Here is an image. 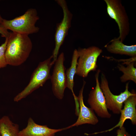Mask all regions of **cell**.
I'll list each match as a JSON object with an SVG mask.
<instances>
[{"instance_id":"14","label":"cell","mask_w":136,"mask_h":136,"mask_svg":"<svg viewBox=\"0 0 136 136\" xmlns=\"http://www.w3.org/2000/svg\"><path fill=\"white\" fill-rule=\"evenodd\" d=\"M19 126L13 123L9 117L5 116L0 119V133L2 136H20Z\"/></svg>"},{"instance_id":"17","label":"cell","mask_w":136,"mask_h":136,"mask_svg":"<svg viewBox=\"0 0 136 136\" xmlns=\"http://www.w3.org/2000/svg\"><path fill=\"white\" fill-rule=\"evenodd\" d=\"M8 38H6L4 43L0 46V68L5 67L8 65L5 57V52Z\"/></svg>"},{"instance_id":"21","label":"cell","mask_w":136,"mask_h":136,"mask_svg":"<svg viewBox=\"0 0 136 136\" xmlns=\"http://www.w3.org/2000/svg\"><path fill=\"white\" fill-rule=\"evenodd\" d=\"M3 19L1 17V15L0 14V23L1 24L3 21Z\"/></svg>"},{"instance_id":"7","label":"cell","mask_w":136,"mask_h":136,"mask_svg":"<svg viewBox=\"0 0 136 136\" xmlns=\"http://www.w3.org/2000/svg\"><path fill=\"white\" fill-rule=\"evenodd\" d=\"M55 1L62 10L63 17L61 21L56 25L55 35V47L52 55L53 59L52 61L54 64L58 57L60 47L68 35L73 17V14L69 10L65 1Z\"/></svg>"},{"instance_id":"12","label":"cell","mask_w":136,"mask_h":136,"mask_svg":"<svg viewBox=\"0 0 136 136\" xmlns=\"http://www.w3.org/2000/svg\"><path fill=\"white\" fill-rule=\"evenodd\" d=\"M26 127L19 132L20 136H53L57 132L66 129V128L58 129L49 128L36 123L31 118L28 120Z\"/></svg>"},{"instance_id":"16","label":"cell","mask_w":136,"mask_h":136,"mask_svg":"<svg viewBox=\"0 0 136 136\" xmlns=\"http://www.w3.org/2000/svg\"><path fill=\"white\" fill-rule=\"evenodd\" d=\"M134 62L130 63L127 65L126 67L122 64H118L117 68L123 73L120 78L122 82L124 83L131 80L136 83V68L134 67Z\"/></svg>"},{"instance_id":"18","label":"cell","mask_w":136,"mask_h":136,"mask_svg":"<svg viewBox=\"0 0 136 136\" xmlns=\"http://www.w3.org/2000/svg\"><path fill=\"white\" fill-rule=\"evenodd\" d=\"M116 133V136H131L123 126L117 130Z\"/></svg>"},{"instance_id":"6","label":"cell","mask_w":136,"mask_h":136,"mask_svg":"<svg viewBox=\"0 0 136 136\" xmlns=\"http://www.w3.org/2000/svg\"><path fill=\"white\" fill-rule=\"evenodd\" d=\"M129 82L126 84L125 91L118 95L113 94L111 92L108 81L105 74L102 73L101 76L100 87L104 95L107 109L114 114L120 113L124 102L130 96L136 93L134 90H128Z\"/></svg>"},{"instance_id":"10","label":"cell","mask_w":136,"mask_h":136,"mask_svg":"<svg viewBox=\"0 0 136 136\" xmlns=\"http://www.w3.org/2000/svg\"><path fill=\"white\" fill-rule=\"evenodd\" d=\"M86 83V82L83 80V85L78 97L80 109L77 120L75 123L66 127V129L86 124L95 125L98 122L99 120L93 110L91 108L87 107L84 103L83 92Z\"/></svg>"},{"instance_id":"9","label":"cell","mask_w":136,"mask_h":136,"mask_svg":"<svg viewBox=\"0 0 136 136\" xmlns=\"http://www.w3.org/2000/svg\"><path fill=\"white\" fill-rule=\"evenodd\" d=\"M100 72V70L98 69L95 73L96 86L90 91L87 102L90 108L98 116L101 118L108 119L111 117V115L108 111L105 98L100 87L99 77Z\"/></svg>"},{"instance_id":"2","label":"cell","mask_w":136,"mask_h":136,"mask_svg":"<svg viewBox=\"0 0 136 136\" xmlns=\"http://www.w3.org/2000/svg\"><path fill=\"white\" fill-rule=\"evenodd\" d=\"M39 19L37 10L30 8L23 15L12 19H3L1 24L6 29L12 32L28 35L39 31L40 28L35 24Z\"/></svg>"},{"instance_id":"4","label":"cell","mask_w":136,"mask_h":136,"mask_svg":"<svg viewBox=\"0 0 136 136\" xmlns=\"http://www.w3.org/2000/svg\"><path fill=\"white\" fill-rule=\"evenodd\" d=\"M107 11L110 17L114 20L118 26L119 35L117 38L123 42L130 31L129 19L125 7L121 0H104Z\"/></svg>"},{"instance_id":"15","label":"cell","mask_w":136,"mask_h":136,"mask_svg":"<svg viewBox=\"0 0 136 136\" xmlns=\"http://www.w3.org/2000/svg\"><path fill=\"white\" fill-rule=\"evenodd\" d=\"M78 58L79 56L77 50L75 49L73 53L71 66L66 70L65 72L67 87L71 91L73 96L75 95L73 89L74 84V78L76 73Z\"/></svg>"},{"instance_id":"19","label":"cell","mask_w":136,"mask_h":136,"mask_svg":"<svg viewBox=\"0 0 136 136\" xmlns=\"http://www.w3.org/2000/svg\"><path fill=\"white\" fill-rule=\"evenodd\" d=\"M112 59L111 60H113L115 61H122L123 62L122 63L123 64H126V65L128 64L131 63L132 62H135L136 61V56L131 57V58L129 59H120L118 60L115 59V58H111Z\"/></svg>"},{"instance_id":"3","label":"cell","mask_w":136,"mask_h":136,"mask_svg":"<svg viewBox=\"0 0 136 136\" xmlns=\"http://www.w3.org/2000/svg\"><path fill=\"white\" fill-rule=\"evenodd\" d=\"M53 56L40 62L32 73L27 86L14 98V101L18 102L26 97L35 90L43 86L46 81L50 79V69L54 64L51 61Z\"/></svg>"},{"instance_id":"13","label":"cell","mask_w":136,"mask_h":136,"mask_svg":"<svg viewBox=\"0 0 136 136\" xmlns=\"http://www.w3.org/2000/svg\"><path fill=\"white\" fill-rule=\"evenodd\" d=\"M104 47L109 52L115 54L126 55L131 57L136 56V45H127L117 38L111 40Z\"/></svg>"},{"instance_id":"5","label":"cell","mask_w":136,"mask_h":136,"mask_svg":"<svg viewBox=\"0 0 136 136\" xmlns=\"http://www.w3.org/2000/svg\"><path fill=\"white\" fill-rule=\"evenodd\" d=\"M77 50L79 58L76 74L85 78L90 72L96 70L97 59L103 51L95 46L87 48H79Z\"/></svg>"},{"instance_id":"8","label":"cell","mask_w":136,"mask_h":136,"mask_svg":"<svg viewBox=\"0 0 136 136\" xmlns=\"http://www.w3.org/2000/svg\"><path fill=\"white\" fill-rule=\"evenodd\" d=\"M65 60L64 54L61 52L55 62L50 79L53 94L57 98L60 100L63 98L65 90L67 87L65 68L64 64Z\"/></svg>"},{"instance_id":"22","label":"cell","mask_w":136,"mask_h":136,"mask_svg":"<svg viewBox=\"0 0 136 136\" xmlns=\"http://www.w3.org/2000/svg\"><path fill=\"white\" fill-rule=\"evenodd\" d=\"M0 136H2L0 133Z\"/></svg>"},{"instance_id":"20","label":"cell","mask_w":136,"mask_h":136,"mask_svg":"<svg viewBox=\"0 0 136 136\" xmlns=\"http://www.w3.org/2000/svg\"><path fill=\"white\" fill-rule=\"evenodd\" d=\"M10 32H9L8 30L6 29L0 23V34L2 37H5V38H8Z\"/></svg>"},{"instance_id":"11","label":"cell","mask_w":136,"mask_h":136,"mask_svg":"<svg viewBox=\"0 0 136 136\" xmlns=\"http://www.w3.org/2000/svg\"><path fill=\"white\" fill-rule=\"evenodd\" d=\"M124 106L120 112L121 116L119 121L115 126L109 129L98 132L93 134H97L104 132L110 131L117 127L120 128L123 126L126 119H129L132 124L136 125V94L129 97L123 103Z\"/></svg>"},{"instance_id":"1","label":"cell","mask_w":136,"mask_h":136,"mask_svg":"<svg viewBox=\"0 0 136 136\" xmlns=\"http://www.w3.org/2000/svg\"><path fill=\"white\" fill-rule=\"evenodd\" d=\"M32 48L28 35L10 32L5 52L7 64L19 66L27 60Z\"/></svg>"}]
</instances>
